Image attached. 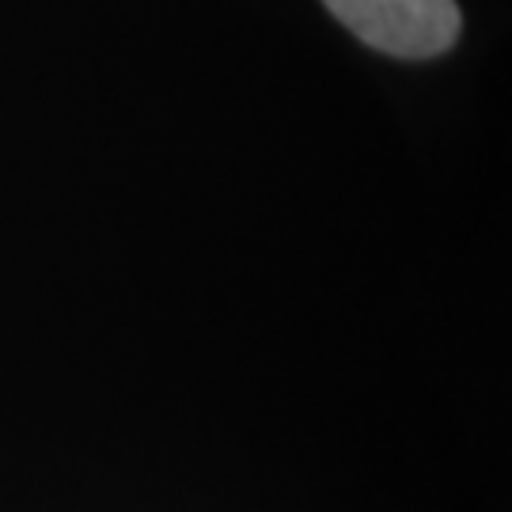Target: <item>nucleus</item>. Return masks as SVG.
<instances>
[{
  "label": "nucleus",
  "mask_w": 512,
  "mask_h": 512,
  "mask_svg": "<svg viewBox=\"0 0 512 512\" xmlns=\"http://www.w3.org/2000/svg\"><path fill=\"white\" fill-rule=\"evenodd\" d=\"M353 35L391 57H437L459 35L456 0H323Z\"/></svg>",
  "instance_id": "obj_1"
}]
</instances>
